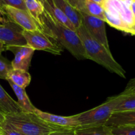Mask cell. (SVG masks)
<instances>
[{"instance_id":"obj_1","label":"cell","mask_w":135,"mask_h":135,"mask_svg":"<svg viewBox=\"0 0 135 135\" xmlns=\"http://www.w3.org/2000/svg\"><path fill=\"white\" fill-rule=\"evenodd\" d=\"M42 30L54 38L77 59H89L76 31L71 30L58 22L44 9L40 17Z\"/></svg>"},{"instance_id":"obj_2","label":"cell","mask_w":135,"mask_h":135,"mask_svg":"<svg viewBox=\"0 0 135 135\" xmlns=\"http://www.w3.org/2000/svg\"><path fill=\"white\" fill-rule=\"evenodd\" d=\"M76 32L89 59L101 65L110 72L117 74L123 79L126 78L125 71L113 58L110 50L92 38L83 25L76 29Z\"/></svg>"},{"instance_id":"obj_3","label":"cell","mask_w":135,"mask_h":135,"mask_svg":"<svg viewBox=\"0 0 135 135\" xmlns=\"http://www.w3.org/2000/svg\"><path fill=\"white\" fill-rule=\"evenodd\" d=\"M132 0H104L105 22L117 30L135 36V18L131 9Z\"/></svg>"},{"instance_id":"obj_4","label":"cell","mask_w":135,"mask_h":135,"mask_svg":"<svg viewBox=\"0 0 135 135\" xmlns=\"http://www.w3.org/2000/svg\"><path fill=\"white\" fill-rule=\"evenodd\" d=\"M5 122L14 130L25 135H49L64 129L54 126L34 113H21L5 115Z\"/></svg>"},{"instance_id":"obj_5","label":"cell","mask_w":135,"mask_h":135,"mask_svg":"<svg viewBox=\"0 0 135 135\" xmlns=\"http://www.w3.org/2000/svg\"><path fill=\"white\" fill-rule=\"evenodd\" d=\"M127 96L122 92L117 96L109 98L105 102L93 109L76 114L80 127L105 125L114 112L115 108Z\"/></svg>"},{"instance_id":"obj_6","label":"cell","mask_w":135,"mask_h":135,"mask_svg":"<svg viewBox=\"0 0 135 135\" xmlns=\"http://www.w3.org/2000/svg\"><path fill=\"white\" fill-rule=\"evenodd\" d=\"M22 35L26 40V45L34 50H43L54 55H61L63 51L60 44L43 30H24Z\"/></svg>"},{"instance_id":"obj_7","label":"cell","mask_w":135,"mask_h":135,"mask_svg":"<svg viewBox=\"0 0 135 135\" xmlns=\"http://www.w3.org/2000/svg\"><path fill=\"white\" fill-rule=\"evenodd\" d=\"M0 8L9 21L19 25L24 30L29 31L42 30L40 25L30 15L27 11L17 9L9 5H3Z\"/></svg>"},{"instance_id":"obj_8","label":"cell","mask_w":135,"mask_h":135,"mask_svg":"<svg viewBox=\"0 0 135 135\" xmlns=\"http://www.w3.org/2000/svg\"><path fill=\"white\" fill-rule=\"evenodd\" d=\"M81 13L83 16L82 25L90 36L107 49L110 50L105 31V21L97 17Z\"/></svg>"},{"instance_id":"obj_9","label":"cell","mask_w":135,"mask_h":135,"mask_svg":"<svg viewBox=\"0 0 135 135\" xmlns=\"http://www.w3.org/2000/svg\"><path fill=\"white\" fill-rule=\"evenodd\" d=\"M24 29L19 25L8 20L0 26V41L7 47L22 46L26 45L25 38L22 35Z\"/></svg>"},{"instance_id":"obj_10","label":"cell","mask_w":135,"mask_h":135,"mask_svg":"<svg viewBox=\"0 0 135 135\" xmlns=\"http://www.w3.org/2000/svg\"><path fill=\"white\" fill-rule=\"evenodd\" d=\"M34 113L47 123L64 129H76L80 127L76 115L65 117L42 112L36 108Z\"/></svg>"},{"instance_id":"obj_11","label":"cell","mask_w":135,"mask_h":135,"mask_svg":"<svg viewBox=\"0 0 135 135\" xmlns=\"http://www.w3.org/2000/svg\"><path fill=\"white\" fill-rule=\"evenodd\" d=\"M6 50H10L14 54V59L11 63L13 69H21L28 71L32 58L35 50L30 46H9Z\"/></svg>"},{"instance_id":"obj_12","label":"cell","mask_w":135,"mask_h":135,"mask_svg":"<svg viewBox=\"0 0 135 135\" xmlns=\"http://www.w3.org/2000/svg\"><path fill=\"white\" fill-rule=\"evenodd\" d=\"M54 4L65 15L76 29L82 25L83 16L78 9L73 7L65 0H53Z\"/></svg>"},{"instance_id":"obj_13","label":"cell","mask_w":135,"mask_h":135,"mask_svg":"<svg viewBox=\"0 0 135 135\" xmlns=\"http://www.w3.org/2000/svg\"><path fill=\"white\" fill-rule=\"evenodd\" d=\"M105 125L110 128L127 125L135 126V110L113 112Z\"/></svg>"},{"instance_id":"obj_14","label":"cell","mask_w":135,"mask_h":135,"mask_svg":"<svg viewBox=\"0 0 135 135\" xmlns=\"http://www.w3.org/2000/svg\"><path fill=\"white\" fill-rule=\"evenodd\" d=\"M0 112L4 115L22 112L17 102L13 100L0 84Z\"/></svg>"},{"instance_id":"obj_15","label":"cell","mask_w":135,"mask_h":135,"mask_svg":"<svg viewBox=\"0 0 135 135\" xmlns=\"http://www.w3.org/2000/svg\"><path fill=\"white\" fill-rule=\"evenodd\" d=\"M76 9L80 13L97 17L105 21L104 9L100 4L89 0H80L76 5Z\"/></svg>"},{"instance_id":"obj_16","label":"cell","mask_w":135,"mask_h":135,"mask_svg":"<svg viewBox=\"0 0 135 135\" xmlns=\"http://www.w3.org/2000/svg\"><path fill=\"white\" fill-rule=\"evenodd\" d=\"M7 81L13 89V92L17 96V100H18L17 103L22 109V112H25V113H34L36 107H34L30 102L28 96L26 94L25 88H22L18 86L13 83H12L11 80H7Z\"/></svg>"},{"instance_id":"obj_17","label":"cell","mask_w":135,"mask_h":135,"mask_svg":"<svg viewBox=\"0 0 135 135\" xmlns=\"http://www.w3.org/2000/svg\"><path fill=\"white\" fill-rule=\"evenodd\" d=\"M44 9L50 13L55 20L60 22L61 24L64 26H67V28L71 30L76 31V28L73 26L71 21L65 16V15L54 4L53 0H46L44 3L43 4Z\"/></svg>"},{"instance_id":"obj_18","label":"cell","mask_w":135,"mask_h":135,"mask_svg":"<svg viewBox=\"0 0 135 135\" xmlns=\"http://www.w3.org/2000/svg\"><path fill=\"white\" fill-rule=\"evenodd\" d=\"M7 80H11L17 86L25 89L30 83L31 75L28 71L13 69L8 75Z\"/></svg>"},{"instance_id":"obj_19","label":"cell","mask_w":135,"mask_h":135,"mask_svg":"<svg viewBox=\"0 0 135 135\" xmlns=\"http://www.w3.org/2000/svg\"><path fill=\"white\" fill-rule=\"evenodd\" d=\"M75 135H113L110 127L105 125L79 127L75 130Z\"/></svg>"},{"instance_id":"obj_20","label":"cell","mask_w":135,"mask_h":135,"mask_svg":"<svg viewBox=\"0 0 135 135\" xmlns=\"http://www.w3.org/2000/svg\"><path fill=\"white\" fill-rule=\"evenodd\" d=\"M25 3L27 11L40 24V17L44 11V5L38 0H25Z\"/></svg>"},{"instance_id":"obj_21","label":"cell","mask_w":135,"mask_h":135,"mask_svg":"<svg viewBox=\"0 0 135 135\" xmlns=\"http://www.w3.org/2000/svg\"><path fill=\"white\" fill-rule=\"evenodd\" d=\"M135 110V96L127 95L114 109V112Z\"/></svg>"},{"instance_id":"obj_22","label":"cell","mask_w":135,"mask_h":135,"mask_svg":"<svg viewBox=\"0 0 135 135\" xmlns=\"http://www.w3.org/2000/svg\"><path fill=\"white\" fill-rule=\"evenodd\" d=\"M113 135H135V126L127 125L111 128Z\"/></svg>"},{"instance_id":"obj_23","label":"cell","mask_w":135,"mask_h":135,"mask_svg":"<svg viewBox=\"0 0 135 135\" xmlns=\"http://www.w3.org/2000/svg\"><path fill=\"white\" fill-rule=\"evenodd\" d=\"M13 69L11 63L5 58L0 57V79L7 80L9 73Z\"/></svg>"},{"instance_id":"obj_24","label":"cell","mask_w":135,"mask_h":135,"mask_svg":"<svg viewBox=\"0 0 135 135\" xmlns=\"http://www.w3.org/2000/svg\"><path fill=\"white\" fill-rule=\"evenodd\" d=\"M3 5H9L17 9L27 11L23 0H0V7Z\"/></svg>"},{"instance_id":"obj_25","label":"cell","mask_w":135,"mask_h":135,"mask_svg":"<svg viewBox=\"0 0 135 135\" xmlns=\"http://www.w3.org/2000/svg\"><path fill=\"white\" fill-rule=\"evenodd\" d=\"M0 135H25L17 131L12 129L11 127H9L5 122H4L3 125L2 126Z\"/></svg>"},{"instance_id":"obj_26","label":"cell","mask_w":135,"mask_h":135,"mask_svg":"<svg viewBox=\"0 0 135 135\" xmlns=\"http://www.w3.org/2000/svg\"><path fill=\"white\" fill-rule=\"evenodd\" d=\"M123 92L127 95H134L135 96V78L130 80L125 90Z\"/></svg>"},{"instance_id":"obj_27","label":"cell","mask_w":135,"mask_h":135,"mask_svg":"<svg viewBox=\"0 0 135 135\" xmlns=\"http://www.w3.org/2000/svg\"><path fill=\"white\" fill-rule=\"evenodd\" d=\"M75 129H63L50 133L49 135H75Z\"/></svg>"},{"instance_id":"obj_28","label":"cell","mask_w":135,"mask_h":135,"mask_svg":"<svg viewBox=\"0 0 135 135\" xmlns=\"http://www.w3.org/2000/svg\"><path fill=\"white\" fill-rule=\"evenodd\" d=\"M7 17H6V15H5V13H3L2 10L0 8V26L3 25V24H5L7 21H8Z\"/></svg>"},{"instance_id":"obj_29","label":"cell","mask_w":135,"mask_h":135,"mask_svg":"<svg viewBox=\"0 0 135 135\" xmlns=\"http://www.w3.org/2000/svg\"><path fill=\"white\" fill-rule=\"evenodd\" d=\"M5 116L0 112V132H1V129H2L3 125L4 122H5Z\"/></svg>"},{"instance_id":"obj_30","label":"cell","mask_w":135,"mask_h":135,"mask_svg":"<svg viewBox=\"0 0 135 135\" xmlns=\"http://www.w3.org/2000/svg\"><path fill=\"white\" fill-rule=\"evenodd\" d=\"M66 1L69 3V4H71L73 7H74L75 8L76 7V5H77L78 3L79 2L80 0H65Z\"/></svg>"},{"instance_id":"obj_31","label":"cell","mask_w":135,"mask_h":135,"mask_svg":"<svg viewBox=\"0 0 135 135\" xmlns=\"http://www.w3.org/2000/svg\"><path fill=\"white\" fill-rule=\"evenodd\" d=\"M131 9L132 13L135 18V0H132L131 3Z\"/></svg>"},{"instance_id":"obj_32","label":"cell","mask_w":135,"mask_h":135,"mask_svg":"<svg viewBox=\"0 0 135 135\" xmlns=\"http://www.w3.org/2000/svg\"><path fill=\"white\" fill-rule=\"evenodd\" d=\"M5 50H6V46H5V45L3 42L0 41V55Z\"/></svg>"},{"instance_id":"obj_33","label":"cell","mask_w":135,"mask_h":135,"mask_svg":"<svg viewBox=\"0 0 135 135\" xmlns=\"http://www.w3.org/2000/svg\"><path fill=\"white\" fill-rule=\"evenodd\" d=\"M89 1H92V2H94V3H98L100 4V5H102V3H104V0H89Z\"/></svg>"},{"instance_id":"obj_34","label":"cell","mask_w":135,"mask_h":135,"mask_svg":"<svg viewBox=\"0 0 135 135\" xmlns=\"http://www.w3.org/2000/svg\"><path fill=\"white\" fill-rule=\"evenodd\" d=\"M38 1H39L41 3H42V5H43V4L44 3V2H45V1H46V0H38Z\"/></svg>"},{"instance_id":"obj_35","label":"cell","mask_w":135,"mask_h":135,"mask_svg":"<svg viewBox=\"0 0 135 135\" xmlns=\"http://www.w3.org/2000/svg\"><path fill=\"white\" fill-rule=\"evenodd\" d=\"M23 1H25V0H23Z\"/></svg>"}]
</instances>
